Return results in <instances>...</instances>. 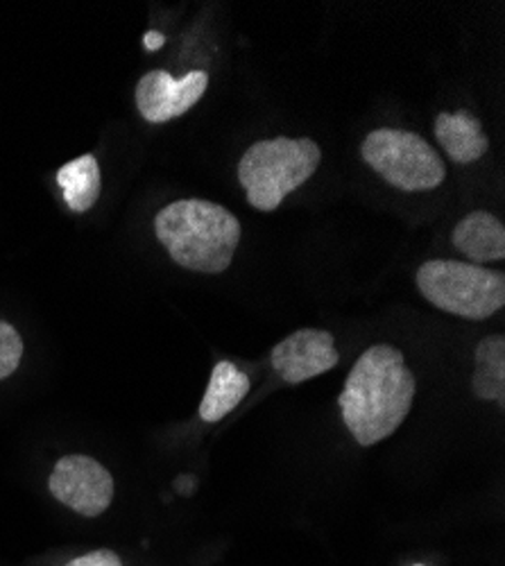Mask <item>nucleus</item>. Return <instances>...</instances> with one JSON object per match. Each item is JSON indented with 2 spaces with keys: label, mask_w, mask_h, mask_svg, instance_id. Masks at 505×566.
Segmentation results:
<instances>
[{
  "label": "nucleus",
  "mask_w": 505,
  "mask_h": 566,
  "mask_svg": "<svg viewBox=\"0 0 505 566\" xmlns=\"http://www.w3.org/2000/svg\"><path fill=\"white\" fill-rule=\"evenodd\" d=\"M415 392V374L408 369L403 352L372 345L354 363L338 397L347 431L360 447L388 440L406 421Z\"/></svg>",
  "instance_id": "nucleus-1"
},
{
  "label": "nucleus",
  "mask_w": 505,
  "mask_h": 566,
  "mask_svg": "<svg viewBox=\"0 0 505 566\" xmlns=\"http://www.w3.org/2000/svg\"><path fill=\"white\" fill-rule=\"evenodd\" d=\"M155 233L177 265L202 274H220L234 261L241 243V222L220 205L179 200L157 213Z\"/></svg>",
  "instance_id": "nucleus-2"
},
{
  "label": "nucleus",
  "mask_w": 505,
  "mask_h": 566,
  "mask_svg": "<svg viewBox=\"0 0 505 566\" xmlns=\"http://www.w3.org/2000/svg\"><path fill=\"white\" fill-rule=\"evenodd\" d=\"M319 159L323 153L311 138L277 136L259 140L239 164V181L248 202L259 211L280 209L286 196L313 177Z\"/></svg>",
  "instance_id": "nucleus-3"
},
{
  "label": "nucleus",
  "mask_w": 505,
  "mask_h": 566,
  "mask_svg": "<svg viewBox=\"0 0 505 566\" xmlns=\"http://www.w3.org/2000/svg\"><path fill=\"white\" fill-rule=\"evenodd\" d=\"M415 281L427 302L465 319H487L505 306L503 272L476 263L427 261Z\"/></svg>",
  "instance_id": "nucleus-4"
},
{
  "label": "nucleus",
  "mask_w": 505,
  "mask_h": 566,
  "mask_svg": "<svg viewBox=\"0 0 505 566\" xmlns=\"http://www.w3.org/2000/svg\"><path fill=\"white\" fill-rule=\"evenodd\" d=\"M362 159L401 191H431L446 177L440 155L420 134L406 129H375L362 140Z\"/></svg>",
  "instance_id": "nucleus-5"
},
{
  "label": "nucleus",
  "mask_w": 505,
  "mask_h": 566,
  "mask_svg": "<svg viewBox=\"0 0 505 566\" xmlns=\"http://www.w3.org/2000/svg\"><path fill=\"white\" fill-rule=\"evenodd\" d=\"M49 488L60 503L82 516L103 514L114 499L112 474L88 455H64L57 460Z\"/></svg>",
  "instance_id": "nucleus-6"
},
{
  "label": "nucleus",
  "mask_w": 505,
  "mask_h": 566,
  "mask_svg": "<svg viewBox=\"0 0 505 566\" xmlns=\"http://www.w3.org/2000/svg\"><path fill=\"white\" fill-rule=\"evenodd\" d=\"M207 84L204 71H191L179 80L166 71H150L136 84V107L148 123H168L187 114L204 96Z\"/></svg>",
  "instance_id": "nucleus-7"
},
{
  "label": "nucleus",
  "mask_w": 505,
  "mask_h": 566,
  "mask_svg": "<svg viewBox=\"0 0 505 566\" xmlns=\"http://www.w3.org/2000/svg\"><path fill=\"white\" fill-rule=\"evenodd\" d=\"M340 360L334 334L323 328H299L272 349V367L286 384H304L327 374Z\"/></svg>",
  "instance_id": "nucleus-8"
},
{
  "label": "nucleus",
  "mask_w": 505,
  "mask_h": 566,
  "mask_svg": "<svg viewBox=\"0 0 505 566\" xmlns=\"http://www.w3.org/2000/svg\"><path fill=\"white\" fill-rule=\"evenodd\" d=\"M453 245L476 263L501 261L505 256V227L487 211H472L453 227Z\"/></svg>",
  "instance_id": "nucleus-9"
},
{
  "label": "nucleus",
  "mask_w": 505,
  "mask_h": 566,
  "mask_svg": "<svg viewBox=\"0 0 505 566\" xmlns=\"http://www.w3.org/2000/svg\"><path fill=\"white\" fill-rule=\"evenodd\" d=\"M435 136L444 153L455 164H474L478 161L487 148L490 140L483 134L481 120L470 112H455V114H438L435 118Z\"/></svg>",
  "instance_id": "nucleus-10"
},
{
  "label": "nucleus",
  "mask_w": 505,
  "mask_h": 566,
  "mask_svg": "<svg viewBox=\"0 0 505 566\" xmlns=\"http://www.w3.org/2000/svg\"><path fill=\"white\" fill-rule=\"evenodd\" d=\"M250 376L234 363L220 360L209 379V388L200 403V417L207 423H215L232 412L250 392Z\"/></svg>",
  "instance_id": "nucleus-11"
},
{
  "label": "nucleus",
  "mask_w": 505,
  "mask_h": 566,
  "mask_svg": "<svg viewBox=\"0 0 505 566\" xmlns=\"http://www.w3.org/2000/svg\"><path fill=\"white\" fill-rule=\"evenodd\" d=\"M57 184L62 188L64 202L71 211L84 213L94 207L101 198V166L94 155H84L69 161L57 170Z\"/></svg>",
  "instance_id": "nucleus-12"
},
{
  "label": "nucleus",
  "mask_w": 505,
  "mask_h": 566,
  "mask_svg": "<svg viewBox=\"0 0 505 566\" xmlns=\"http://www.w3.org/2000/svg\"><path fill=\"white\" fill-rule=\"evenodd\" d=\"M472 388L485 401L505 403V336H487L478 343Z\"/></svg>",
  "instance_id": "nucleus-13"
},
{
  "label": "nucleus",
  "mask_w": 505,
  "mask_h": 566,
  "mask_svg": "<svg viewBox=\"0 0 505 566\" xmlns=\"http://www.w3.org/2000/svg\"><path fill=\"white\" fill-rule=\"evenodd\" d=\"M23 358V340L17 328L0 319V381L8 379L17 371V367L21 365Z\"/></svg>",
  "instance_id": "nucleus-14"
},
{
  "label": "nucleus",
  "mask_w": 505,
  "mask_h": 566,
  "mask_svg": "<svg viewBox=\"0 0 505 566\" xmlns=\"http://www.w3.org/2000/svg\"><path fill=\"white\" fill-rule=\"evenodd\" d=\"M66 566H123V562L114 551L101 548V551H91L86 555L71 559Z\"/></svg>",
  "instance_id": "nucleus-15"
},
{
  "label": "nucleus",
  "mask_w": 505,
  "mask_h": 566,
  "mask_svg": "<svg viewBox=\"0 0 505 566\" xmlns=\"http://www.w3.org/2000/svg\"><path fill=\"white\" fill-rule=\"evenodd\" d=\"M164 43H166V36L161 32H148L146 39H144L146 51H159Z\"/></svg>",
  "instance_id": "nucleus-16"
},
{
  "label": "nucleus",
  "mask_w": 505,
  "mask_h": 566,
  "mask_svg": "<svg viewBox=\"0 0 505 566\" xmlns=\"http://www.w3.org/2000/svg\"><path fill=\"white\" fill-rule=\"evenodd\" d=\"M415 566H424V564H415Z\"/></svg>",
  "instance_id": "nucleus-17"
}]
</instances>
